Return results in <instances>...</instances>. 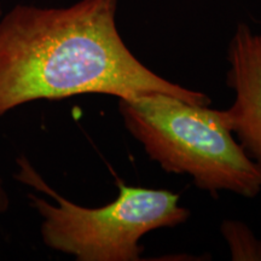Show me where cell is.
Segmentation results:
<instances>
[{
    "instance_id": "obj_4",
    "label": "cell",
    "mask_w": 261,
    "mask_h": 261,
    "mask_svg": "<svg viewBox=\"0 0 261 261\" xmlns=\"http://www.w3.org/2000/svg\"><path fill=\"white\" fill-rule=\"evenodd\" d=\"M226 85L234 92L231 107L221 110L246 154L261 166V33L238 24L227 51Z\"/></svg>"
},
{
    "instance_id": "obj_1",
    "label": "cell",
    "mask_w": 261,
    "mask_h": 261,
    "mask_svg": "<svg viewBox=\"0 0 261 261\" xmlns=\"http://www.w3.org/2000/svg\"><path fill=\"white\" fill-rule=\"evenodd\" d=\"M117 0L65 8L18 4L0 17V117L40 99L166 93L197 106L207 94L173 84L140 62L116 27Z\"/></svg>"
},
{
    "instance_id": "obj_3",
    "label": "cell",
    "mask_w": 261,
    "mask_h": 261,
    "mask_svg": "<svg viewBox=\"0 0 261 261\" xmlns=\"http://www.w3.org/2000/svg\"><path fill=\"white\" fill-rule=\"evenodd\" d=\"M16 165L19 182L55 201L28 194L32 208L42 219V242L77 261H138L143 252L139 241L145 233L178 226L190 217V212L179 204L178 195L122 182L112 203L83 207L55 191L27 158L19 156Z\"/></svg>"
},
{
    "instance_id": "obj_7",
    "label": "cell",
    "mask_w": 261,
    "mask_h": 261,
    "mask_svg": "<svg viewBox=\"0 0 261 261\" xmlns=\"http://www.w3.org/2000/svg\"><path fill=\"white\" fill-rule=\"evenodd\" d=\"M3 16V8H2V3H0V17Z\"/></svg>"
},
{
    "instance_id": "obj_6",
    "label": "cell",
    "mask_w": 261,
    "mask_h": 261,
    "mask_svg": "<svg viewBox=\"0 0 261 261\" xmlns=\"http://www.w3.org/2000/svg\"><path fill=\"white\" fill-rule=\"evenodd\" d=\"M10 204H11L10 195L6 190L4 180L0 177V214H5L6 212H9Z\"/></svg>"
},
{
    "instance_id": "obj_2",
    "label": "cell",
    "mask_w": 261,
    "mask_h": 261,
    "mask_svg": "<svg viewBox=\"0 0 261 261\" xmlns=\"http://www.w3.org/2000/svg\"><path fill=\"white\" fill-rule=\"evenodd\" d=\"M126 128L162 169L189 174L213 196L226 190L247 198L261 192V166L246 154L221 110L166 93L119 98Z\"/></svg>"
},
{
    "instance_id": "obj_5",
    "label": "cell",
    "mask_w": 261,
    "mask_h": 261,
    "mask_svg": "<svg viewBox=\"0 0 261 261\" xmlns=\"http://www.w3.org/2000/svg\"><path fill=\"white\" fill-rule=\"evenodd\" d=\"M223 232L230 244L233 260H261V241L246 225L238 221H225Z\"/></svg>"
}]
</instances>
